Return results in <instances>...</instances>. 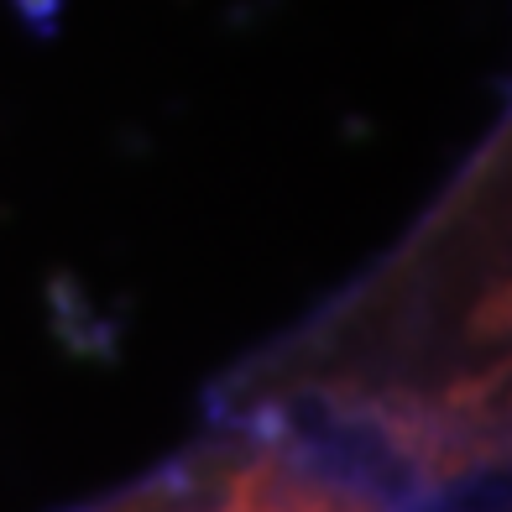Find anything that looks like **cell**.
Here are the masks:
<instances>
[{
	"label": "cell",
	"mask_w": 512,
	"mask_h": 512,
	"mask_svg": "<svg viewBox=\"0 0 512 512\" xmlns=\"http://www.w3.org/2000/svg\"><path fill=\"white\" fill-rule=\"evenodd\" d=\"M497 497L382 429L236 377L199 439L79 512H497Z\"/></svg>",
	"instance_id": "cell-1"
}]
</instances>
